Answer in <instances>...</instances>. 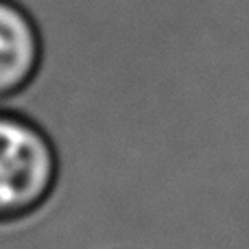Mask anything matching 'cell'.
Masks as SVG:
<instances>
[{"label": "cell", "instance_id": "cell-2", "mask_svg": "<svg viewBox=\"0 0 249 249\" xmlns=\"http://www.w3.org/2000/svg\"><path fill=\"white\" fill-rule=\"evenodd\" d=\"M42 57L35 18L18 0H0V101L18 96L35 81Z\"/></svg>", "mask_w": 249, "mask_h": 249}, {"label": "cell", "instance_id": "cell-1", "mask_svg": "<svg viewBox=\"0 0 249 249\" xmlns=\"http://www.w3.org/2000/svg\"><path fill=\"white\" fill-rule=\"evenodd\" d=\"M59 181V153L35 121L0 112V225L35 214Z\"/></svg>", "mask_w": 249, "mask_h": 249}]
</instances>
